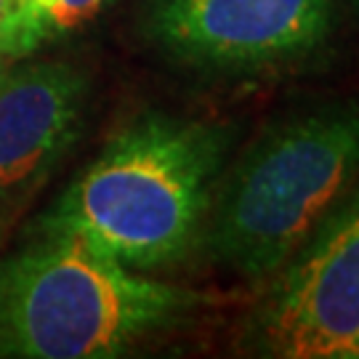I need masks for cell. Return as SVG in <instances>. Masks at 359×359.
I'll return each mask as SVG.
<instances>
[{
	"label": "cell",
	"mask_w": 359,
	"mask_h": 359,
	"mask_svg": "<svg viewBox=\"0 0 359 359\" xmlns=\"http://www.w3.org/2000/svg\"><path fill=\"white\" fill-rule=\"evenodd\" d=\"M11 62H16V59H11V56H6V53H0V75L6 72V67L11 65Z\"/></svg>",
	"instance_id": "ba28073f"
},
{
	"label": "cell",
	"mask_w": 359,
	"mask_h": 359,
	"mask_svg": "<svg viewBox=\"0 0 359 359\" xmlns=\"http://www.w3.org/2000/svg\"><path fill=\"white\" fill-rule=\"evenodd\" d=\"M205 298L149 280L65 231L0 261V357L128 354L194 317Z\"/></svg>",
	"instance_id": "7a4b0ae2"
},
{
	"label": "cell",
	"mask_w": 359,
	"mask_h": 359,
	"mask_svg": "<svg viewBox=\"0 0 359 359\" xmlns=\"http://www.w3.org/2000/svg\"><path fill=\"white\" fill-rule=\"evenodd\" d=\"M112 0H6L0 13V53L25 59L53 40L93 22Z\"/></svg>",
	"instance_id": "52a82bcc"
},
{
	"label": "cell",
	"mask_w": 359,
	"mask_h": 359,
	"mask_svg": "<svg viewBox=\"0 0 359 359\" xmlns=\"http://www.w3.org/2000/svg\"><path fill=\"white\" fill-rule=\"evenodd\" d=\"M357 173V109L338 107L280 123L216 184L203 243L240 277L277 274Z\"/></svg>",
	"instance_id": "3957f363"
},
{
	"label": "cell",
	"mask_w": 359,
	"mask_h": 359,
	"mask_svg": "<svg viewBox=\"0 0 359 359\" xmlns=\"http://www.w3.org/2000/svg\"><path fill=\"white\" fill-rule=\"evenodd\" d=\"M264 354L351 359L359 338V189L295 253L256 320Z\"/></svg>",
	"instance_id": "5b68a950"
},
{
	"label": "cell",
	"mask_w": 359,
	"mask_h": 359,
	"mask_svg": "<svg viewBox=\"0 0 359 359\" xmlns=\"http://www.w3.org/2000/svg\"><path fill=\"white\" fill-rule=\"evenodd\" d=\"M86 75L62 59L11 62L0 75V197L22 189L75 136Z\"/></svg>",
	"instance_id": "8992f818"
},
{
	"label": "cell",
	"mask_w": 359,
	"mask_h": 359,
	"mask_svg": "<svg viewBox=\"0 0 359 359\" xmlns=\"http://www.w3.org/2000/svg\"><path fill=\"white\" fill-rule=\"evenodd\" d=\"M3 3H6V0H0V13H3Z\"/></svg>",
	"instance_id": "30bf717a"
},
{
	"label": "cell",
	"mask_w": 359,
	"mask_h": 359,
	"mask_svg": "<svg viewBox=\"0 0 359 359\" xmlns=\"http://www.w3.org/2000/svg\"><path fill=\"white\" fill-rule=\"evenodd\" d=\"M226 130L165 112L130 120L62 194L46 229L136 271L173 266L203 243Z\"/></svg>",
	"instance_id": "6da1fadb"
},
{
	"label": "cell",
	"mask_w": 359,
	"mask_h": 359,
	"mask_svg": "<svg viewBox=\"0 0 359 359\" xmlns=\"http://www.w3.org/2000/svg\"><path fill=\"white\" fill-rule=\"evenodd\" d=\"M351 359H359V338H357V344H354V351H351Z\"/></svg>",
	"instance_id": "9c48e42d"
},
{
	"label": "cell",
	"mask_w": 359,
	"mask_h": 359,
	"mask_svg": "<svg viewBox=\"0 0 359 359\" xmlns=\"http://www.w3.org/2000/svg\"><path fill=\"white\" fill-rule=\"evenodd\" d=\"M330 0H147L144 29L208 72H261L306 59L330 35Z\"/></svg>",
	"instance_id": "277c9868"
}]
</instances>
